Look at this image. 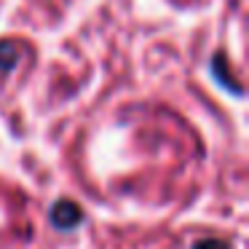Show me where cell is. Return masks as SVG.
<instances>
[{
    "instance_id": "6da1fadb",
    "label": "cell",
    "mask_w": 249,
    "mask_h": 249,
    "mask_svg": "<svg viewBox=\"0 0 249 249\" xmlns=\"http://www.w3.org/2000/svg\"><path fill=\"white\" fill-rule=\"evenodd\" d=\"M81 217H83L81 206L72 204V201H59V204L51 206V222H54L56 228H62V231H72V228H78Z\"/></svg>"
},
{
    "instance_id": "3957f363",
    "label": "cell",
    "mask_w": 249,
    "mask_h": 249,
    "mask_svg": "<svg viewBox=\"0 0 249 249\" xmlns=\"http://www.w3.org/2000/svg\"><path fill=\"white\" fill-rule=\"evenodd\" d=\"M193 249H228V244L220 238H206V241H198Z\"/></svg>"
},
{
    "instance_id": "7a4b0ae2",
    "label": "cell",
    "mask_w": 249,
    "mask_h": 249,
    "mask_svg": "<svg viewBox=\"0 0 249 249\" xmlns=\"http://www.w3.org/2000/svg\"><path fill=\"white\" fill-rule=\"evenodd\" d=\"M17 59H19L17 46L3 40V43H0V70H11V67L17 65Z\"/></svg>"
}]
</instances>
